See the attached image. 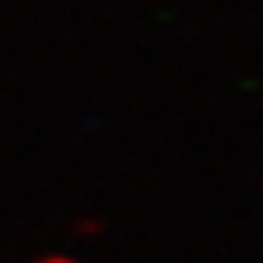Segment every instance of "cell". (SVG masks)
<instances>
[{"label": "cell", "mask_w": 263, "mask_h": 263, "mask_svg": "<svg viewBox=\"0 0 263 263\" xmlns=\"http://www.w3.org/2000/svg\"><path fill=\"white\" fill-rule=\"evenodd\" d=\"M35 263H74V259H70V255H39Z\"/></svg>", "instance_id": "1"}]
</instances>
